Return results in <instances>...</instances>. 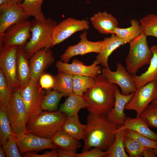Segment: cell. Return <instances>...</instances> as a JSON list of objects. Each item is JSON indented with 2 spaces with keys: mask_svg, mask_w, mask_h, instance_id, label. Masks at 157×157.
<instances>
[{
  "mask_svg": "<svg viewBox=\"0 0 157 157\" xmlns=\"http://www.w3.org/2000/svg\"><path fill=\"white\" fill-rule=\"evenodd\" d=\"M142 155L145 157H156L157 155L155 154L153 148H149L144 149Z\"/></svg>",
  "mask_w": 157,
  "mask_h": 157,
  "instance_id": "cell-44",
  "label": "cell"
},
{
  "mask_svg": "<svg viewBox=\"0 0 157 157\" xmlns=\"http://www.w3.org/2000/svg\"><path fill=\"white\" fill-rule=\"evenodd\" d=\"M147 37L141 33L129 43V51L125 63L127 70L133 76L136 75L140 68L149 64L152 57Z\"/></svg>",
  "mask_w": 157,
  "mask_h": 157,
  "instance_id": "cell-5",
  "label": "cell"
},
{
  "mask_svg": "<svg viewBox=\"0 0 157 157\" xmlns=\"http://www.w3.org/2000/svg\"><path fill=\"white\" fill-rule=\"evenodd\" d=\"M6 154L5 150L1 146L0 147V157H6Z\"/></svg>",
  "mask_w": 157,
  "mask_h": 157,
  "instance_id": "cell-45",
  "label": "cell"
},
{
  "mask_svg": "<svg viewBox=\"0 0 157 157\" xmlns=\"http://www.w3.org/2000/svg\"><path fill=\"white\" fill-rule=\"evenodd\" d=\"M7 110L12 128L15 135L17 136L28 132V115L20 93L19 87L12 89Z\"/></svg>",
  "mask_w": 157,
  "mask_h": 157,
  "instance_id": "cell-7",
  "label": "cell"
},
{
  "mask_svg": "<svg viewBox=\"0 0 157 157\" xmlns=\"http://www.w3.org/2000/svg\"><path fill=\"white\" fill-rule=\"evenodd\" d=\"M31 22L28 20L15 24L0 34V47L24 46L31 37Z\"/></svg>",
  "mask_w": 157,
  "mask_h": 157,
  "instance_id": "cell-10",
  "label": "cell"
},
{
  "mask_svg": "<svg viewBox=\"0 0 157 157\" xmlns=\"http://www.w3.org/2000/svg\"><path fill=\"white\" fill-rule=\"evenodd\" d=\"M30 80L39 81L41 75L53 63L54 59L50 49L44 48L35 53L30 58Z\"/></svg>",
  "mask_w": 157,
  "mask_h": 157,
  "instance_id": "cell-17",
  "label": "cell"
},
{
  "mask_svg": "<svg viewBox=\"0 0 157 157\" xmlns=\"http://www.w3.org/2000/svg\"><path fill=\"white\" fill-rule=\"evenodd\" d=\"M157 99V80L137 88L130 100L126 105L125 109L133 110L139 117L148 106Z\"/></svg>",
  "mask_w": 157,
  "mask_h": 157,
  "instance_id": "cell-8",
  "label": "cell"
},
{
  "mask_svg": "<svg viewBox=\"0 0 157 157\" xmlns=\"http://www.w3.org/2000/svg\"><path fill=\"white\" fill-rule=\"evenodd\" d=\"M154 151L155 154L157 155V148L155 149H154Z\"/></svg>",
  "mask_w": 157,
  "mask_h": 157,
  "instance_id": "cell-48",
  "label": "cell"
},
{
  "mask_svg": "<svg viewBox=\"0 0 157 157\" xmlns=\"http://www.w3.org/2000/svg\"><path fill=\"white\" fill-rule=\"evenodd\" d=\"M15 135L11 126L7 110V107L0 103V142L2 146L7 142L9 137Z\"/></svg>",
  "mask_w": 157,
  "mask_h": 157,
  "instance_id": "cell-28",
  "label": "cell"
},
{
  "mask_svg": "<svg viewBox=\"0 0 157 157\" xmlns=\"http://www.w3.org/2000/svg\"><path fill=\"white\" fill-rule=\"evenodd\" d=\"M73 76L72 74L58 72L54 76L55 83L53 89L59 92L63 97H67L73 92Z\"/></svg>",
  "mask_w": 157,
  "mask_h": 157,
  "instance_id": "cell-27",
  "label": "cell"
},
{
  "mask_svg": "<svg viewBox=\"0 0 157 157\" xmlns=\"http://www.w3.org/2000/svg\"><path fill=\"white\" fill-rule=\"evenodd\" d=\"M140 117L147 123L149 127L157 128V104H150Z\"/></svg>",
  "mask_w": 157,
  "mask_h": 157,
  "instance_id": "cell-37",
  "label": "cell"
},
{
  "mask_svg": "<svg viewBox=\"0 0 157 157\" xmlns=\"http://www.w3.org/2000/svg\"><path fill=\"white\" fill-rule=\"evenodd\" d=\"M19 89L27 113V126L32 124L42 111L41 104L46 92L41 88L39 81L30 79L25 85L20 87Z\"/></svg>",
  "mask_w": 157,
  "mask_h": 157,
  "instance_id": "cell-6",
  "label": "cell"
},
{
  "mask_svg": "<svg viewBox=\"0 0 157 157\" xmlns=\"http://www.w3.org/2000/svg\"><path fill=\"white\" fill-rule=\"evenodd\" d=\"M16 135L10 136L6 144L3 147L7 157H21V155L17 147Z\"/></svg>",
  "mask_w": 157,
  "mask_h": 157,
  "instance_id": "cell-39",
  "label": "cell"
},
{
  "mask_svg": "<svg viewBox=\"0 0 157 157\" xmlns=\"http://www.w3.org/2000/svg\"><path fill=\"white\" fill-rule=\"evenodd\" d=\"M44 0H24L19 6L22 8L30 16L42 21L46 18L42 10V5Z\"/></svg>",
  "mask_w": 157,
  "mask_h": 157,
  "instance_id": "cell-31",
  "label": "cell"
},
{
  "mask_svg": "<svg viewBox=\"0 0 157 157\" xmlns=\"http://www.w3.org/2000/svg\"><path fill=\"white\" fill-rule=\"evenodd\" d=\"M16 140L21 154L48 149L57 148L51 139L41 137L28 131L17 135Z\"/></svg>",
  "mask_w": 157,
  "mask_h": 157,
  "instance_id": "cell-15",
  "label": "cell"
},
{
  "mask_svg": "<svg viewBox=\"0 0 157 157\" xmlns=\"http://www.w3.org/2000/svg\"><path fill=\"white\" fill-rule=\"evenodd\" d=\"M86 125L80 122L78 115L67 117L60 131L67 134L74 139L79 140L83 139Z\"/></svg>",
  "mask_w": 157,
  "mask_h": 157,
  "instance_id": "cell-25",
  "label": "cell"
},
{
  "mask_svg": "<svg viewBox=\"0 0 157 157\" xmlns=\"http://www.w3.org/2000/svg\"><path fill=\"white\" fill-rule=\"evenodd\" d=\"M39 82L42 89L47 90H50L52 88H53L54 86V77L44 72L40 76Z\"/></svg>",
  "mask_w": 157,
  "mask_h": 157,
  "instance_id": "cell-40",
  "label": "cell"
},
{
  "mask_svg": "<svg viewBox=\"0 0 157 157\" xmlns=\"http://www.w3.org/2000/svg\"><path fill=\"white\" fill-rule=\"evenodd\" d=\"M129 129L143 135L149 139L157 141V133L152 131L147 123L140 117L133 118L126 117L124 124L116 131Z\"/></svg>",
  "mask_w": 157,
  "mask_h": 157,
  "instance_id": "cell-21",
  "label": "cell"
},
{
  "mask_svg": "<svg viewBox=\"0 0 157 157\" xmlns=\"http://www.w3.org/2000/svg\"><path fill=\"white\" fill-rule=\"evenodd\" d=\"M95 82V80L93 77L74 75L73 80V92L82 96L83 94L93 85Z\"/></svg>",
  "mask_w": 157,
  "mask_h": 157,
  "instance_id": "cell-32",
  "label": "cell"
},
{
  "mask_svg": "<svg viewBox=\"0 0 157 157\" xmlns=\"http://www.w3.org/2000/svg\"><path fill=\"white\" fill-rule=\"evenodd\" d=\"M125 136L139 142L144 146V149L157 148V141L152 140L144 135L133 130L126 129L125 132Z\"/></svg>",
  "mask_w": 157,
  "mask_h": 157,
  "instance_id": "cell-38",
  "label": "cell"
},
{
  "mask_svg": "<svg viewBox=\"0 0 157 157\" xmlns=\"http://www.w3.org/2000/svg\"><path fill=\"white\" fill-rule=\"evenodd\" d=\"M89 113L84 135L83 152L92 148L106 151L114 141L115 131L118 127L106 115Z\"/></svg>",
  "mask_w": 157,
  "mask_h": 157,
  "instance_id": "cell-1",
  "label": "cell"
},
{
  "mask_svg": "<svg viewBox=\"0 0 157 157\" xmlns=\"http://www.w3.org/2000/svg\"><path fill=\"white\" fill-rule=\"evenodd\" d=\"M142 33L147 36H151L157 38V15L148 14L140 21Z\"/></svg>",
  "mask_w": 157,
  "mask_h": 157,
  "instance_id": "cell-33",
  "label": "cell"
},
{
  "mask_svg": "<svg viewBox=\"0 0 157 157\" xmlns=\"http://www.w3.org/2000/svg\"><path fill=\"white\" fill-rule=\"evenodd\" d=\"M108 153L107 151H104L94 148L88 151L77 154L76 157H106Z\"/></svg>",
  "mask_w": 157,
  "mask_h": 157,
  "instance_id": "cell-41",
  "label": "cell"
},
{
  "mask_svg": "<svg viewBox=\"0 0 157 157\" xmlns=\"http://www.w3.org/2000/svg\"><path fill=\"white\" fill-rule=\"evenodd\" d=\"M124 145L126 151L129 157H142L144 148L136 140L125 136L124 140Z\"/></svg>",
  "mask_w": 157,
  "mask_h": 157,
  "instance_id": "cell-35",
  "label": "cell"
},
{
  "mask_svg": "<svg viewBox=\"0 0 157 157\" xmlns=\"http://www.w3.org/2000/svg\"><path fill=\"white\" fill-rule=\"evenodd\" d=\"M94 78V84L82 95L86 108L89 113L106 115L114 107L115 92L118 86L110 82L101 74Z\"/></svg>",
  "mask_w": 157,
  "mask_h": 157,
  "instance_id": "cell-2",
  "label": "cell"
},
{
  "mask_svg": "<svg viewBox=\"0 0 157 157\" xmlns=\"http://www.w3.org/2000/svg\"><path fill=\"white\" fill-rule=\"evenodd\" d=\"M12 89L2 70L0 69V103L7 107L9 102Z\"/></svg>",
  "mask_w": 157,
  "mask_h": 157,
  "instance_id": "cell-36",
  "label": "cell"
},
{
  "mask_svg": "<svg viewBox=\"0 0 157 157\" xmlns=\"http://www.w3.org/2000/svg\"><path fill=\"white\" fill-rule=\"evenodd\" d=\"M19 46L0 47V67L11 88L19 87L17 71Z\"/></svg>",
  "mask_w": 157,
  "mask_h": 157,
  "instance_id": "cell-9",
  "label": "cell"
},
{
  "mask_svg": "<svg viewBox=\"0 0 157 157\" xmlns=\"http://www.w3.org/2000/svg\"><path fill=\"white\" fill-rule=\"evenodd\" d=\"M151 103L157 104V99L153 101Z\"/></svg>",
  "mask_w": 157,
  "mask_h": 157,
  "instance_id": "cell-49",
  "label": "cell"
},
{
  "mask_svg": "<svg viewBox=\"0 0 157 157\" xmlns=\"http://www.w3.org/2000/svg\"><path fill=\"white\" fill-rule=\"evenodd\" d=\"M85 108H86V104L82 96L73 92L60 105L58 110L67 117H70L78 115L79 111Z\"/></svg>",
  "mask_w": 157,
  "mask_h": 157,
  "instance_id": "cell-24",
  "label": "cell"
},
{
  "mask_svg": "<svg viewBox=\"0 0 157 157\" xmlns=\"http://www.w3.org/2000/svg\"><path fill=\"white\" fill-rule=\"evenodd\" d=\"M87 32L84 31L80 36V40L77 44L68 46L60 56V60L68 63L74 56L83 55L90 53H99L103 44L104 40L92 42L87 39Z\"/></svg>",
  "mask_w": 157,
  "mask_h": 157,
  "instance_id": "cell-14",
  "label": "cell"
},
{
  "mask_svg": "<svg viewBox=\"0 0 157 157\" xmlns=\"http://www.w3.org/2000/svg\"><path fill=\"white\" fill-rule=\"evenodd\" d=\"M29 59L23 46H19L17 71L19 87L25 85L30 79L31 66Z\"/></svg>",
  "mask_w": 157,
  "mask_h": 157,
  "instance_id": "cell-23",
  "label": "cell"
},
{
  "mask_svg": "<svg viewBox=\"0 0 157 157\" xmlns=\"http://www.w3.org/2000/svg\"><path fill=\"white\" fill-rule=\"evenodd\" d=\"M101 74L110 82L118 85L122 94L129 95L134 93L137 89L133 75L120 63L117 64L116 71H112L109 67H104Z\"/></svg>",
  "mask_w": 157,
  "mask_h": 157,
  "instance_id": "cell-11",
  "label": "cell"
},
{
  "mask_svg": "<svg viewBox=\"0 0 157 157\" xmlns=\"http://www.w3.org/2000/svg\"><path fill=\"white\" fill-rule=\"evenodd\" d=\"M56 149H52L51 151H46L41 154H38L33 152H28L24 154L23 156L24 157H58V151Z\"/></svg>",
  "mask_w": 157,
  "mask_h": 157,
  "instance_id": "cell-42",
  "label": "cell"
},
{
  "mask_svg": "<svg viewBox=\"0 0 157 157\" xmlns=\"http://www.w3.org/2000/svg\"><path fill=\"white\" fill-rule=\"evenodd\" d=\"M58 157H76V152L63 149L60 148L57 149Z\"/></svg>",
  "mask_w": 157,
  "mask_h": 157,
  "instance_id": "cell-43",
  "label": "cell"
},
{
  "mask_svg": "<svg viewBox=\"0 0 157 157\" xmlns=\"http://www.w3.org/2000/svg\"><path fill=\"white\" fill-rule=\"evenodd\" d=\"M41 102V107L42 110L53 111L57 110L58 106L63 95L58 91L53 89L48 90Z\"/></svg>",
  "mask_w": 157,
  "mask_h": 157,
  "instance_id": "cell-34",
  "label": "cell"
},
{
  "mask_svg": "<svg viewBox=\"0 0 157 157\" xmlns=\"http://www.w3.org/2000/svg\"><path fill=\"white\" fill-rule=\"evenodd\" d=\"M67 117L58 110L42 111L32 124L27 126V131L41 137L50 139L61 130Z\"/></svg>",
  "mask_w": 157,
  "mask_h": 157,
  "instance_id": "cell-4",
  "label": "cell"
},
{
  "mask_svg": "<svg viewBox=\"0 0 157 157\" xmlns=\"http://www.w3.org/2000/svg\"><path fill=\"white\" fill-rule=\"evenodd\" d=\"M126 129L115 131V138L112 144L106 151L107 157H129L126 152L124 140Z\"/></svg>",
  "mask_w": 157,
  "mask_h": 157,
  "instance_id": "cell-30",
  "label": "cell"
},
{
  "mask_svg": "<svg viewBox=\"0 0 157 157\" xmlns=\"http://www.w3.org/2000/svg\"><path fill=\"white\" fill-rule=\"evenodd\" d=\"M90 28L88 21L68 17L58 24L52 34V47L62 42L75 33Z\"/></svg>",
  "mask_w": 157,
  "mask_h": 157,
  "instance_id": "cell-12",
  "label": "cell"
},
{
  "mask_svg": "<svg viewBox=\"0 0 157 157\" xmlns=\"http://www.w3.org/2000/svg\"><path fill=\"white\" fill-rule=\"evenodd\" d=\"M18 4L22 3L24 0H12Z\"/></svg>",
  "mask_w": 157,
  "mask_h": 157,
  "instance_id": "cell-47",
  "label": "cell"
},
{
  "mask_svg": "<svg viewBox=\"0 0 157 157\" xmlns=\"http://www.w3.org/2000/svg\"><path fill=\"white\" fill-rule=\"evenodd\" d=\"M150 49L153 56L147 70L140 75L133 76L137 88L157 80V45H153Z\"/></svg>",
  "mask_w": 157,
  "mask_h": 157,
  "instance_id": "cell-22",
  "label": "cell"
},
{
  "mask_svg": "<svg viewBox=\"0 0 157 157\" xmlns=\"http://www.w3.org/2000/svg\"><path fill=\"white\" fill-rule=\"evenodd\" d=\"M57 148L76 152L81 146V143L67 134L60 131L50 138Z\"/></svg>",
  "mask_w": 157,
  "mask_h": 157,
  "instance_id": "cell-26",
  "label": "cell"
},
{
  "mask_svg": "<svg viewBox=\"0 0 157 157\" xmlns=\"http://www.w3.org/2000/svg\"><path fill=\"white\" fill-rule=\"evenodd\" d=\"M10 0H0V5L6 3Z\"/></svg>",
  "mask_w": 157,
  "mask_h": 157,
  "instance_id": "cell-46",
  "label": "cell"
},
{
  "mask_svg": "<svg viewBox=\"0 0 157 157\" xmlns=\"http://www.w3.org/2000/svg\"><path fill=\"white\" fill-rule=\"evenodd\" d=\"M131 26L127 28H116L115 30L114 34L126 43L139 36L142 33L140 22L135 19H132L130 21Z\"/></svg>",
  "mask_w": 157,
  "mask_h": 157,
  "instance_id": "cell-29",
  "label": "cell"
},
{
  "mask_svg": "<svg viewBox=\"0 0 157 157\" xmlns=\"http://www.w3.org/2000/svg\"><path fill=\"white\" fill-rule=\"evenodd\" d=\"M111 35L110 37L104 38L100 51L96 57V60L99 65L104 68L109 67L108 60L112 52L119 46L126 44L116 35Z\"/></svg>",
  "mask_w": 157,
  "mask_h": 157,
  "instance_id": "cell-20",
  "label": "cell"
},
{
  "mask_svg": "<svg viewBox=\"0 0 157 157\" xmlns=\"http://www.w3.org/2000/svg\"><path fill=\"white\" fill-rule=\"evenodd\" d=\"M98 65V62L95 60L91 65H86L78 60L74 59L71 63L59 60L56 62V67L58 72L94 78L101 73L102 69L100 66Z\"/></svg>",
  "mask_w": 157,
  "mask_h": 157,
  "instance_id": "cell-16",
  "label": "cell"
},
{
  "mask_svg": "<svg viewBox=\"0 0 157 157\" xmlns=\"http://www.w3.org/2000/svg\"><path fill=\"white\" fill-rule=\"evenodd\" d=\"M30 16L23 9L12 0L0 5V34L11 26L28 20Z\"/></svg>",
  "mask_w": 157,
  "mask_h": 157,
  "instance_id": "cell-13",
  "label": "cell"
},
{
  "mask_svg": "<svg viewBox=\"0 0 157 157\" xmlns=\"http://www.w3.org/2000/svg\"><path fill=\"white\" fill-rule=\"evenodd\" d=\"M90 19L93 27L102 34H113L115 29L119 27L117 19L106 11L95 13Z\"/></svg>",
  "mask_w": 157,
  "mask_h": 157,
  "instance_id": "cell-19",
  "label": "cell"
},
{
  "mask_svg": "<svg viewBox=\"0 0 157 157\" xmlns=\"http://www.w3.org/2000/svg\"><path fill=\"white\" fill-rule=\"evenodd\" d=\"M31 22V37L23 47L30 58L35 53L44 48L52 47V34L57 22L50 18L42 21L33 19Z\"/></svg>",
  "mask_w": 157,
  "mask_h": 157,
  "instance_id": "cell-3",
  "label": "cell"
},
{
  "mask_svg": "<svg viewBox=\"0 0 157 157\" xmlns=\"http://www.w3.org/2000/svg\"><path fill=\"white\" fill-rule=\"evenodd\" d=\"M133 94L134 93L128 95L122 94L118 88L115 91L114 107L106 116L110 122L118 127L124 123L126 117L124 112L125 107L131 99Z\"/></svg>",
  "mask_w": 157,
  "mask_h": 157,
  "instance_id": "cell-18",
  "label": "cell"
}]
</instances>
